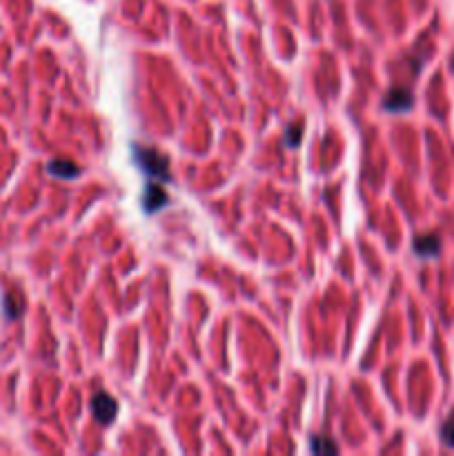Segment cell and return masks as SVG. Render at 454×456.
Masks as SVG:
<instances>
[{
	"label": "cell",
	"mask_w": 454,
	"mask_h": 456,
	"mask_svg": "<svg viewBox=\"0 0 454 456\" xmlns=\"http://www.w3.org/2000/svg\"><path fill=\"white\" fill-rule=\"evenodd\" d=\"M134 159L140 165V169L149 176H156L159 180H170V161L156 149L147 147H134Z\"/></svg>",
	"instance_id": "cell-1"
},
{
	"label": "cell",
	"mask_w": 454,
	"mask_h": 456,
	"mask_svg": "<svg viewBox=\"0 0 454 456\" xmlns=\"http://www.w3.org/2000/svg\"><path fill=\"white\" fill-rule=\"evenodd\" d=\"M92 412H94V416H96V421L109 425V423L116 419V414H119V403H116V398H114L112 394L98 392V394L92 398Z\"/></svg>",
	"instance_id": "cell-2"
},
{
	"label": "cell",
	"mask_w": 454,
	"mask_h": 456,
	"mask_svg": "<svg viewBox=\"0 0 454 456\" xmlns=\"http://www.w3.org/2000/svg\"><path fill=\"white\" fill-rule=\"evenodd\" d=\"M414 105V96H412V91L410 89H392V91H387V96L383 100V107L387 112H394V114H403V112H410Z\"/></svg>",
	"instance_id": "cell-3"
},
{
	"label": "cell",
	"mask_w": 454,
	"mask_h": 456,
	"mask_svg": "<svg viewBox=\"0 0 454 456\" xmlns=\"http://www.w3.org/2000/svg\"><path fill=\"white\" fill-rule=\"evenodd\" d=\"M165 203H167V194H165V189L159 185V182L147 185L145 192H142V210H145L147 214L159 212Z\"/></svg>",
	"instance_id": "cell-4"
},
{
	"label": "cell",
	"mask_w": 454,
	"mask_h": 456,
	"mask_svg": "<svg viewBox=\"0 0 454 456\" xmlns=\"http://www.w3.org/2000/svg\"><path fill=\"white\" fill-rule=\"evenodd\" d=\"M441 252V239L436 234H423L414 239V254L421 258H436Z\"/></svg>",
	"instance_id": "cell-5"
},
{
	"label": "cell",
	"mask_w": 454,
	"mask_h": 456,
	"mask_svg": "<svg viewBox=\"0 0 454 456\" xmlns=\"http://www.w3.org/2000/svg\"><path fill=\"white\" fill-rule=\"evenodd\" d=\"M47 172L51 176H58V178H79L81 167L72 161H51L47 165Z\"/></svg>",
	"instance_id": "cell-6"
},
{
	"label": "cell",
	"mask_w": 454,
	"mask_h": 456,
	"mask_svg": "<svg viewBox=\"0 0 454 456\" xmlns=\"http://www.w3.org/2000/svg\"><path fill=\"white\" fill-rule=\"evenodd\" d=\"M3 307H5V314H7V318H18L20 314H22V307H25V303H22V298L20 296H16V294H7L5 296V301H3Z\"/></svg>",
	"instance_id": "cell-7"
},
{
	"label": "cell",
	"mask_w": 454,
	"mask_h": 456,
	"mask_svg": "<svg viewBox=\"0 0 454 456\" xmlns=\"http://www.w3.org/2000/svg\"><path fill=\"white\" fill-rule=\"evenodd\" d=\"M309 450L316 452V454H336L339 452V445L332 441H328L326 436H314L312 443H309Z\"/></svg>",
	"instance_id": "cell-8"
},
{
	"label": "cell",
	"mask_w": 454,
	"mask_h": 456,
	"mask_svg": "<svg viewBox=\"0 0 454 456\" xmlns=\"http://www.w3.org/2000/svg\"><path fill=\"white\" fill-rule=\"evenodd\" d=\"M301 132H303V125H290L288 129H285V145L288 147H296L298 142H301Z\"/></svg>",
	"instance_id": "cell-9"
},
{
	"label": "cell",
	"mask_w": 454,
	"mask_h": 456,
	"mask_svg": "<svg viewBox=\"0 0 454 456\" xmlns=\"http://www.w3.org/2000/svg\"><path fill=\"white\" fill-rule=\"evenodd\" d=\"M441 438H443L446 445L454 448V421H446L441 427Z\"/></svg>",
	"instance_id": "cell-10"
}]
</instances>
